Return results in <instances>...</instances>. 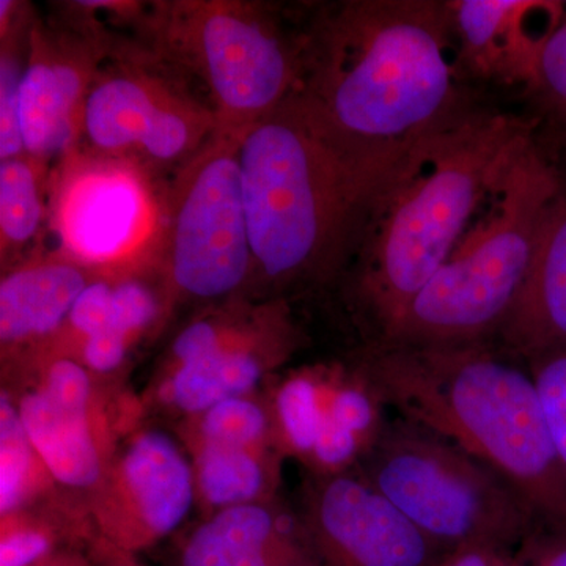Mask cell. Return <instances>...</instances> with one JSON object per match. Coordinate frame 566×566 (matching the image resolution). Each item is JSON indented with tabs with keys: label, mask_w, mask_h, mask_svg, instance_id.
<instances>
[{
	"label": "cell",
	"mask_w": 566,
	"mask_h": 566,
	"mask_svg": "<svg viewBox=\"0 0 566 566\" xmlns=\"http://www.w3.org/2000/svg\"><path fill=\"white\" fill-rule=\"evenodd\" d=\"M107 54L109 43L92 28L31 25L20 87L25 155L48 164L76 147L85 102Z\"/></svg>",
	"instance_id": "11"
},
{
	"label": "cell",
	"mask_w": 566,
	"mask_h": 566,
	"mask_svg": "<svg viewBox=\"0 0 566 566\" xmlns=\"http://www.w3.org/2000/svg\"><path fill=\"white\" fill-rule=\"evenodd\" d=\"M308 524L323 566H438L446 554L360 474L327 476Z\"/></svg>",
	"instance_id": "12"
},
{
	"label": "cell",
	"mask_w": 566,
	"mask_h": 566,
	"mask_svg": "<svg viewBox=\"0 0 566 566\" xmlns=\"http://www.w3.org/2000/svg\"><path fill=\"white\" fill-rule=\"evenodd\" d=\"M526 365L545 409L558 457L566 469V352L545 354Z\"/></svg>",
	"instance_id": "26"
},
{
	"label": "cell",
	"mask_w": 566,
	"mask_h": 566,
	"mask_svg": "<svg viewBox=\"0 0 566 566\" xmlns=\"http://www.w3.org/2000/svg\"><path fill=\"white\" fill-rule=\"evenodd\" d=\"M266 469L255 450L200 446L197 485L211 505H245L266 488Z\"/></svg>",
	"instance_id": "21"
},
{
	"label": "cell",
	"mask_w": 566,
	"mask_h": 566,
	"mask_svg": "<svg viewBox=\"0 0 566 566\" xmlns=\"http://www.w3.org/2000/svg\"><path fill=\"white\" fill-rule=\"evenodd\" d=\"M109 546V545H107ZM103 566H137L134 564L133 558L129 557V554L122 553V551L115 549V547L109 546V551H107L106 560H104Z\"/></svg>",
	"instance_id": "37"
},
{
	"label": "cell",
	"mask_w": 566,
	"mask_h": 566,
	"mask_svg": "<svg viewBox=\"0 0 566 566\" xmlns=\"http://www.w3.org/2000/svg\"><path fill=\"white\" fill-rule=\"evenodd\" d=\"M449 9L463 69L482 80L527 88L547 41L566 17V3L557 0H455Z\"/></svg>",
	"instance_id": "14"
},
{
	"label": "cell",
	"mask_w": 566,
	"mask_h": 566,
	"mask_svg": "<svg viewBox=\"0 0 566 566\" xmlns=\"http://www.w3.org/2000/svg\"><path fill=\"white\" fill-rule=\"evenodd\" d=\"M494 338L524 364L566 352V185L547 208L526 277Z\"/></svg>",
	"instance_id": "15"
},
{
	"label": "cell",
	"mask_w": 566,
	"mask_h": 566,
	"mask_svg": "<svg viewBox=\"0 0 566 566\" xmlns=\"http://www.w3.org/2000/svg\"><path fill=\"white\" fill-rule=\"evenodd\" d=\"M87 266L61 251L18 264L0 282L3 348L41 340L69 319L88 285Z\"/></svg>",
	"instance_id": "16"
},
{
	"label": "cell",
	"mask_w": 566,
	"mask_h": 566,
	"mask_svg": "<svg viewBox=\"0 0 566 566\" xmlns=\"http://www.w3.org/2000/svg\"><path fill=\"white\" fill-rule=\"evenodd\" d=\"M50 211L59 251L84 266H126L161 253L166 193L129 159L71 148L52 180Z\"/></svg>",
	"instance_id": "9"
},
{
	"label": "cell",
	"mask_w": 566,
	"mask_h": 566,
	"mask_svg": "<svg viewBox=\"0 0 566 566\" xmlns=\"http://www.w3.org/2000/svg\"><path fill=\"white\" fill-rule=\"evenodd\" d=\"M360 475L444 553L465 546L515 551L539 531L531 506L505 479L403 417L387 420Z\"/></svg>",
	"instance_id": "6"
},
{
	"label": "cell",
	"mask_w": 566,
	"mask_h": 566,
	"mask_svg": "<svg viewBox=\"0 0 566 566\" xmlns=\"http://www.w3.org/2000/svg\"><path fill=\"white\" fill-rule=\"evenodd\" d=\"M133 342L117 331L95 335L82 342V363L98 374H109L120 367Z\"/></svg>",
	"instance_id": "33"
},
{
	"label": "cell",
	"mask_w": 566,
	"mask_h": 566,
	"mask_svg": "<svg viewBox=\"0 0 566 566\" xmlns=\"http://www.w3.org/2000/svg\"><path fill=\"white\" fill-rule=\"evenodd\" d=\"M449 2L349 0L301 39L290 98L378 189L419 142L472 109L458 80Z\"/></svg>",
	"instance_id": "1"
},
{
	"label": "cell",
	"mask_w": 566,
	"mask_h": 566,
	"mask_svg": "<svg viewBox=\"0 0 566 566\" xmlns=\"http://www.w3.org/2000/svg\"><path fill=\"white\" fill-rule=\"evenodd\" d=\"M211 107L158 71V61L103 63L82 114L85 150L129 159L144 169L185 164L218 129Z\"/></svg>",
	"instance_id": "10"
},
{
	"label": "cell",
	"mask_w": 566,
	"mask_h": 566,
	"mask_svg": "<svg viewBox=\"0 0 566 566\" xmlns=\"http://www.w3.org/2000/svg\"><path fill=\"white\" fill-rule=\"evenodd\" d=\"M193 476L172 439H133L107 480L98 524L107 545L132 554L172 534L191 510Z\"/></svg>",
	"instance_id": "13"
},
{
	"label": "cell",
	"mask_w": 566,
	"mask_h": 566,
	"mask_svg": "<svg viewBox=\"0 0 566 566\" xmlns=\"http://www.w3.org/2000/svg\"><path fill=\"white\" fill-rule=\"evenodd\" d=\"M41 389L59 405L74 409L95 408V394L87 370L73 359L52 360Z\"/></svg>",
	"instance_id": "31"
},
{
	"label": "cell",
	"mask_w": 566,
	"mask_h": 566,
	"mask_svg": "<svg viewBox=\"0 0 566 566\" xmlns=\"http://www.w3.org/2000/svg\"><path fill=\"white\" fill-rule=\"evenodd\" d=\"M535 128L536 122L474 111L419 142L386 175L356 244L360 300L376 342L449 259Z\"/></svg>",
	"instance_id": "3"
},
{
	"label": "cell",
	"mask_w": 566,
	"mask_h": 566,
	"mask_svg": "<svg viewBox=\"0 0 566 566\" xmlns=\"http://www.w3.org/2000/svg\"><path fill=\"white\" fill-rule=\"evenodd\" d=\"M46 465L35 452L18 409L2 395L0 400V512L13 516L50 479ZM52 479V476H51Z\"/></svg>",
	"instance_id": "20"
},
{
	"label": "cell",
	"mask_w": 566,
	"mask_h": 566,
	"mask_svg": "<svg viewBox=\"0 0 566 566\" xmlns=\"http://www.w3.org/2000/svg\"><path fill=\"white\" fill-rule=\"evenodd\" d=\"M18 415L55 482L71 488H88L99 482L104 457L95 408L59 405L40 387L22 397Z\"/></svg>",
	"instance_id": "18"
},
{
	"label": "cell",
	"mask_w": 566,
	"mask_h": 566,
	"mask_svg": "<svg viewBox=\"0 0 566 566\" xmlns=\"http://www.w3.org/2000/svg\"><path fill=\"white\" fill-rule=\"evenodd\" d=\"M240 164L253 273L314 277L356 248L376 188L292 98L241 133Z\"/></svg>",
	"instance_id": "4"
},
{
	"label": "cell",
	"mask_w": 566,
	"mask_h": 566,
	"mask_svg": "<svg viewBox=\"0 0 566 566\" xmlns=\"http://www.w3.org/2000/svg\"><path fill=\"white\" fill-rule=\"evenodd\" d=\"M237 327L221 319H202L186 327L174 344V356L178 364L197 359L203 354L219 348L229 340Z\"/></svg>",
	"instance_id": "32"
},
{
	"label": "cell",
	"mask_w": 566,
	"mask_h": 566,
	"mask_svg": "<svg viewBox=\"0 0 566 566\" xmlns=\"http://www.w3.org/2000/svg\"><path fill=\"white\" fill-rule=\"evenodd\" d=\"M21 25L2 36L0 52V161L25 155L20 122V87L28 40L20 41Z\"/></svg>",
	"instance_id": "24"
},
{
	"label": "cell",
	"mask_w": 566,
	"mask_h": 566,
	"mask_svg": "<svg viewBox=\"0 0 566 566\" xmlns=\"http://www.w3.org/2000/svg\"><path fill=\"white\" fill-rule=\"evenodd\" d=\"M241 133L216 129L180 166L166 192L159 256L170 281L189 296H226L253 273Z\"/></svg>",
	"instance_id": "8"
},
{
	"label": "cell",
	"mask_w": 566,
	"mask_h": 566,
	"mask_svg": "<svg viewBox=\"0 0 566 566\" xmlns=\"http://www.w3.org/2000/svg\"><path fill=\"white\" fill-rule=\"evenodd\" d=\"M516 554L521 566H566V535L538 531Z\"/></svg>",
	"instance_id": "34"
},
{
	"label": "cell",
	"mask_w": 566,
	"mask_h": 566,
	"mask_svg": "<svg viewBox=\"0 0 566 566\" xmlns=\"http://www.w3.org/2000/svg\"><path fill=\"white\" fill-rule=\"evenodd\" d=\"M438 566H521L516 551L495 546H465L449 551Z\"/></svg>",
	"instance_id": "35"
},
{
	"label": "cell",
	"mask_w": 566,
	"mask_h": 566,
	"mask_svg": "<svg viewBox=\"0 0 566 566\" xmlns=\"http://www.w3.org/2000/svg\"><path fill=\"white\" fill-rule=\"evenodd\" d=\"M33 566H92L91 560L76 551H57Z\"/></svg>",
	"instance_id": "36"
},
{
	"label": "cell",
	"mask_w": 566,
	"mask_h": 566,
	"mask_svg": "<svg viewBox=\"0 0 566 566\" xmlns=\"http://www.w3.org/2000/svg\"><path fill=\"white\" fill-rule=\"evenodd\" d=\"M527 91L539 114L536 125L543 123L557 150L566 155V17L547 41Z\"/></svg>",
	"instance_id": "23"
},
{
	"label": "cell",
	"mask_w": 566,
	"mask_h": 566,
	"mask_svg": "<svg viewBox=\"0 0 566 566\" xmlns=\"http://www.w3.org/2000/svg\"><path fill=\"white\" fill-rule=\"evenodd\" d=\"M180 566H315L305 549L260 505L229 506L197 527Z\"/></svg>",
	"instance_id": "17"
},
{
	"label": "cell",
	"mask_w": 566,
	"mask_h": 566,
	"mask_svg": "<svg viewBox=\"0 0 566 566\" xmlns=\"http://www.w3.org/2000/svg\"><path fill=\"white\" fill-rule=\"evenodd\" d=\"M158 314V297L147 283L133 277L114 282V331L134 342Z\"/></svg>",
	"instance_id": "28"
},
{
	"label": "cell",
	"mask_w": 566,
	"mask_h": 566,
	"mask_svg": "<svg viewBox=\"0 0 566 566\" xmlns=\"http://www.w3.org/2000/svg\"><path fill=\"white\" fill-rule=\"evenodd\" d=\"M57 535L43 524H32L20 516L2 517L0 566H33L57 553Z\"/></svg>",
	"instance_id": "27"
},
{
	"label": "cell",
	"mask_w": 566,
	"mask_h": 566,
	"mask_svg": "<svg viewBox=\"0 0 566 566\" xmlns=\"http://www.w3.org/2000/svg\"><path fill=\"white\" fill-rule=\"evenodd\" d=\"M357 370L386 408L505 479L531 506L539 531L566 535V469L523 360L493 342L374 345Z\"/></svg>",
	"instance_id": "2"
},
{
	"label": "cell",
	"mask_w": 566,
	"mask_h": 566,
	"mask_svg": "<svg viewBox=\"0 0 566 566\" xmlns=\"http://www.w3.org/2000/svg\"><path fill=\"white\" fill-rule=\"evenodd\" d=\"M66 323L82 342L114 331V282L109 279L88 282L71 308Z\"/></svg>",
	"instance_id": "30"
},
{
	"label": "cell",
	"mask_w": 566,
	"mask_h": 566,
	"mask_svg": "<svg viewBox=\"0 0 566 566\" xmlns=\"http://www.w3.org/2000/svg\"><path fill=\"white\" fill-rule=\"evenodd\" d=\"M368 450L370 444L344 424L335 422L333 417L327 415L326 408L322 430L308 458H312L316 468L322 471L329 472V475H338L354 461L359 458L363 460Z\"/></svg>",
	"instance_id": "29"
},
{
	"label": "cell",
	"mask_w": 566,
	"mask_h": 566,
	"mask_svg": "<svg viewBox=\"0 0 566 566\" xmlns=\"http://www.w3.org/2000/svg\"><path fill=\"white\" fill-rule=\"evenodd\" d=\"M144 22L153 55L203 82L219 129L244 132L296 91L301 40L260 3L161 2Z\"/></svg>",
	"instance_id": "7"
},
{
	"label": "cell",
	"mask_w": 566,
	"mask_h": 566,
	"mask_svg": "<svg viewBox=\"0 0 566 566\" xmlns=\"http://www.w3.org/2000/svg\"><path fill=\"white\" fill-rule=\"evenodd\" d=\"M327 408V378L316 371H300L286 378L275 397V415L286 447L311 455Z\"/></svg>",
	"instance_id": "22"
},
{
	"label": "cell",
	"mask_w": 566,
	"mask_h": 566,
	"mask_svg": "<svg viewBox=\"0 0 566 566\" xmlns=\"http://www.w3.org/2000/svg\"><path fill=\"white\" fill-rule=\"evenodd\" d=\"M46 164L29 155L0 161V251L2 262L20 255L44 221Z\"/></svg>",
	"instance_id": "19"
},
{
	"label": "cell",
	"mask_w": 566,
	"mask_h": 566,
	"mask_svg": "<svg viewBox=\"0 0 566 566\" xmlns=\"http://www.w3.org/2000/svg\"><path fill=\"white\" fill-rule=\"evenodd\" d=\"M565 185L532 137L491 186L446 263L374 345L436 348L493 340L526 277L547 208Z\"/></svg>",
	"instance_id": "5"
},
{
	"label": "cell",
	"mask_w": 566,
	"mask_h": 566,
	"mask_svg": "<svg viewBox=\"0 0 566 566\" xmlns=\"http://www.w3.org/2000/svg\"><path fill=\"white\" fill-rule=\"evenodd\" d=\"M268 420L259 405L230 398L203 412L200 446L253 450L266 436Z\"/></svg>",
	"instance_id": "25"
}]
</instances>
